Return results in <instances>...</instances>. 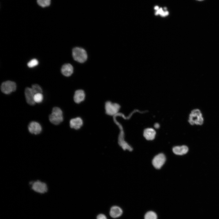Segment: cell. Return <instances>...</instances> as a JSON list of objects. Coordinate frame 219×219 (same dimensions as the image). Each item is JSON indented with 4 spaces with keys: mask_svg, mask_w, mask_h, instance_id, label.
I'll use <instances>...</instances> for the list:
<instances>
[{
    "mask_svg": "<svg viewBox=\"0 0 219 219\" xmlns=\"http://www.w3.org/2000/svg\"><path fill=\"white\" fill-rule=\"evenodd\" d=\"M165 160V157L164 155L162 153H160L154 157L152 161V164L155 168L159 169L163 165Z\"/></svg>",
    "mask_w": 219,
    "mask_h": 219,
    "instance_id": "cell-7",
    "label": "cell"
},
{
    "mask_svg": "<svg viewBox=\"0 0 219 219\" xmlns=\"http://www.w3.org/2000/svg\"><path fill=\"white\" fill-rule=\"evenodd\" d=\"M50 122L55 125L59 124L63 120L62 111L60 108L55 107L52 110V113L49 116Z\"/></svg>",
    "mask_w": 219,
    "mask_h": 219,
    "instance_id": "cell-1",
    "label": "cell"
},
{
    "mask_svg": "<svg viewBox=\"0 0 219 219\" xmlns=\"http://www.w3.org/2000/svg\"><path fill=\"white\" fill-rule=\"evenodd\" d=\"M154 9L155 11V15L156 16L160 15L162 17H165L169 14V12L167 10V9L166 7L162 8L156 5L154 7Z\"/></svg>",
    "mask_w": 219,
    "mask_h": 219,
    "instance_id": "cell-16",
    "label": "cell"
},
{
    "mask_svg": "<svg viewBox=\"0 0 219 219\" xmlns=\"http://www.w3.org/2000/svg\"><path fill=\"white\" fill-rule=\"evenodd\" d=\"M16 88V83L10 81H7L2 82L1 86L2 92L6 94H9L15 91Z\"/></svg>",
    "mask_w": 219,
    "mask_h": 219,
    "instance_id": "cell-4",
    "label": "cell"
},
{
    "mask_svg": "<svg viewBox=\"0 0 219 219\" xmlns=\"http://www.w3.org/2000/svg\"><path fill=\"white\" fill-rule=\"evenodd\" d=\"M38 63V61L36 59H33L28 63L27 66L30 68H33L37 66Z\"/></svg>",
    "mask_w": 219,
    "mask_h": 219,
    "instance_id": "cell-21",
    "label": "cell"
},
{
    "mask_svg": "<svg viewBox=\"0 0 219 219\" xmlns=\"http://www.w3.org/2000/svg\"><path fill=\"white\" fill-rule=\"evenodd\" d=\"M119 105L117 103H113L110 101L106 102L105 105V109L106 113L109 115H113L119 111Z\"/></svg>",
    "mask_w": 219,
    "mask_h": 219,
    "instance_id": "cell-6",
    "label": "cell"
},
{
    "mask_svg": "<svg viewBox=\"0 0 219 219\" xmlns=\"http://www.w3.org/2000/svg\"><path fill=\"white\" fill-rule=\"evenodd\" d=\"M144 219H157L158 216L156 213L152 211L147 212L144 215Z\"/></svg>",
    "mask_w": 219,
    "mask_h": 219,
    "instance_id": "cell-17",
    "label": "cell"
},
{
    "mask_svg": "<svg viewBox=\"0 0 219 219\" xmlns=\"http://www.w3.org/2000/svg\"><path fill=\"white\" fill-rule=\"evenodd\" d=\"M198 0V1H202V0Z\"/></svg>",
    "mask_w": 219,
    "mask_h": 219,
    "instance_id": "cell-23",
    "label": "cell"
},
{
    "mask_svg": "<svg viewBox=\"0 0 219 219\" xmlns=\"http://www.w3.org/2000/svg\"><path fill=\"white\" fill-rule=\"evenodd\" d=\"M96 219H107V218L104 214H100L97 216Z\"/></svg>",
    "mask_w": 219,
    "mask_h": 219,
    "instance_id": "cell-22",
    "label": "cell"
},
{
    "mask_svg": "<svg viewBox=\"0 0 219 219\" xmlns=\"http://www.w3.org/2000/svg\"><path fill=\"white\" fill-rule=\"evenodd\" d=\"M34 99L35 103H41L43 99V96L42 93L35 94Z\"/></svg>",
    "mask_w": 219,
    "mask_h": 219,
    "instance_id": "cell-19",
    "label": "cell"
},
{
    "mask_svg": "<svg viewBox=\"0 0 219 219\" xmlns=\"http://www.w3.org/2000/svg\"><path fill=\"white\" fill-rule=\"evenodd\" d=\"M83 121L79 117H77L71 119L70 121V127L75 129H79L82 125Z\"/></svg>",
    "mask_w": 219,
    "mask_h": 219,
    "instance_id": "cell-13",
    "label": "cell"
},
{
    "mask_svg": "<svg viewBox=\"0 0 219 219\" xmlns=\"http://www.w3.org/2000/svg\"><path fill=\"white\" fill-rule=\"evenodd\" d=\"M123 210L120 207L114 206L110 208L109 214L110 216L113 218H116L120 216L123 213Z\"/></svg>",
    "mask_w": 219,
    "mask_h": 219,
    "instance_id": "cell-12",
    "label": "cell"
},
{
    "mask_svg": "<svg viewBox=\"0 0 219 219\" xmlns=\"http://www.w3.org/2000/svg\"><path fill=\"white\" fill-rule=\"evenodd\" d=\"M188 121L191 125H202L203 122V118L200 110L197 109L193 110L190 113Z\"/></svg>",
    "mask_w": 219,
    "mask_h": 219,
    "instance_id": "cell-2",
    "label": "cell"
},
{
    "mask_svg": "<svg viewBox=\"0 0 219 219\" xmlns=\"http://www.w3.org/2000/svg\"><path fill=\"white\" fill-rule=\"evenodd\" d=\"M28 130L31 134L37 135L41 133L42 127L36 121H32L28 126Z\"/></svg>",
    "mask_w": 219,
    "mask_h": 219,
    "instance_id": "cell-8",
    "label": "cell"
},
{
    "mask_svg": "<svg viewBox=\"0 0 219 219\" xmlns=\"http://www.w3.org/2000/svg\"><path fill=\"white\" fill-rule=\"evenodd\" d=\"M73 68L72 66L70 64H64L61 68V72L62 74L66 77L70 76L73 73Z\"/></svg>",
    "mask_w": 219,
    "mask_h": 219,
    "instance_id": "cell-11",
    "label": "cell"
},
{
    "mask_svg": "<svg viewBox=\"0 0 219 219\" xmlns=\"http://www.w3.org/2000/svg\"><path fill=\"white\" fill-rule=\"evenodd\" d=\"M173 153L177 155H182L186 153L188 151V148L186 146H176L173 148Z\"/></svg>",
    "mask_w": 219,
    "mask_h": 219,
    "instance_id": "cell-15",
    "label": "cell"
},
{
    "mask_svg": "<svg viewBox=\"0 0 219 219\" xmlns=\"http://www.w3.org/2000/svg\"><path fill=\"white\" fill-rule=\"evenodd\" d=\"M156 132L155 130L151 128H148L144 130L143 135L148 140H153L155 137Z\"/></svg>",
    "mask_w": 219,
    "mask_h": 219,
    "instance_id": "cell-10",
    "label": "cell"
},
{
    "mask_svg": "<svg viewBox=\"0 0 219 219\" xmlns=\"http://www.w3.org/2000/svg\"><path fill=\"white\" fill-rule=\"evenodd\" d=\"M39 5L42 7L48 6L50 4V0H37Z\"/></svg>",
    "mask_w": 219,
    "mask_h": 219,
    "instance_id": "cell-18",
    "label": "cell"
},
{
    "mask_svg": "<svg viewBox=\"0 0 219 219\" xmlns=\"http://www.w3.org/2000/svg\"><path fill=\"white\" fill-rule=\"evenodd\" d=\"M35 93L32 89L29 87H26L25 90V95L27 103L31 105H34L35 103L34 98Z\"/></svg>",
    "mask_w": 219,
    "mask_h": 219,
    "instance_id": "cell-9",
    "label": "cell"
},
{
    "mask_svg": "<svg viewBox=\"0 0 219 219\" xmlns=\"http://www.w3.org/2000/svg\"><path fill=\"white\" fill-rule=\"evenodd\" d=\"M72 54L74 60L80 63L84 62L87 59V53L84 49L75 47L72 50Z\"/></svg>",
    "mask_w": 219,
    "mask_h": 219,
    "instance_id": "cell-3",
    "label": "cell"
},
{
    "mask_svg": "<svg viewBox=\"0 0 219 219\" xmlns=\"http://www.w3.org/2000/svg\"><path fill=\"white\" fill-rule=\"evenodd\" d=\"M31 88L35 94L42 93V90L41 87L37 84H34L32 85Z\"/></svg>",
    "mask_w": 219,
    "mask_h": 219,
    "instance_id": "cell-20",
    "label": "cell"
},
{
    "mask_svg": "<svg viewBox=\"0 0 219 219\" xmlns=\"http://www.w3.org/2000/svg\"><path fill=\"white\" fill-rule=\"evenodd\" d=\"M32 189L38 193L43 194L47 192L48 187L46 183L39 180L32 182Z\"/></svg>",
    "mask_w": 219,
    "mask_h": 219,
    "instance_id": "cell-5",
    "label": "cell"
},
{
    "mask_svg": "<svg viewBox=\"0 0 219 219\" xmlns=\"http://www.w3.org/2000/svg\"><path fill=\"white\" fill-rule=\"evenodd\" d=\"M85 97V94L84 91L82 90H78L75 92L74 99L76 103H79L84 100Z\"/></svg>",
    "mask_w": 219,
    "mask_h": 219,
    "instance_id": "cell-14",
    "label": "cell"
}]
</instances>
